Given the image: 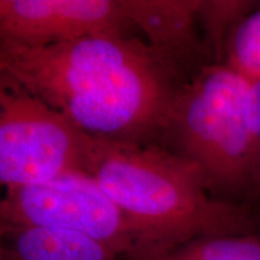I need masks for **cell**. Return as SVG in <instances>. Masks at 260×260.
I'll return each instance as SVG.
<instances>
[{"label": "cell", "instance_id": "cell-6", "mask_svg": "<svg viewBox=\"0 0 260 260\" xmlns=\"http://www.w3.org/2000/svg\"><path fill=\"white\" fill-rule=\"evenodd\" d=\"M0 216L2 225L40 226L88 236L132 260L140 252L134 228L95 178L83 171L9 188Z\"/></svg>", "mask_w": 260, "mask_h": 260}, {"label": "cell", "instance_id": "cell-1", "mask_svg": "<svg viewBox=\"0 0 260 260\" xmlns=\"http://www.w3.org/2000/svg\"><path fill=\"white\" fill-rule=\"evenodd\" d=\"M84 172L134 228L140 252L133 260L201 237L260 233L248 207L210 197L193 162L153 144L88 135Z\"/></svg>", "mask_w": 260, "mask_h": 260}, {"label": "cell", "instance_id": "cell-3", "mask_svg": "<svg viewBox=\"0 0 260 260\" xmlns=\"http://www.w3.org/2000/svg\"><path fill=\"white\" fill-rule=\"evenodd\" d=\"M195 73L157 50L74 99L63 113L94 138L151 145L154 138L170 134L176 104Z\"/></svg>", "mask_w": 260, "mask_h": 260}, {"label": "cell", "instance_id": "cell-2", "mask_svg": "<svg viewBox=\"0 0 260 260\" xmlns=\"http://www.w3.org/2000/svg\"><path fill=\"white\" fill-rule=\"evenodd\" d=\"M248 86L226 64H206L176 104L170 135L210 190L249 193L253 154L243 110Z\"/></svg>", "mask_w": 260, "mask_h": 260}, {"label": "cell", "instance_id": "cell-7", "mask_svg": "<svg viewBox=\"0 0 260 260\" xmlns=\"http://www.w3.org/2000/svg\"><path fill=\"white\" fill-rule=\"evenodd\" d=\"M119 0H0V42L40 47L96 37H128Z\"/></svg>", "mask_w": 260, "mask_h": 260}, {"label": "cell", "instance_id": "cell-5", "mask_svg": "<svg viewBox=\"0 0 260 260\" xmlns=\"http://www.w3.org/2000/svg\"><path fill=\"white\" fill-rule=\"evenodd\" d=\"M87 140L63 112L0 80V182L6 189L84 172Z\"/></svg>", "mask_w": 260, "mask_h": 260}, {"label": "cell", "instance_id": "cell-8", "mask_svg": "<svg viewBox=\"0 0 260 260\" xmlns=\"http://www.w3.org/2000/svg\"><path fill=\"white\" fill-rule=\"evenodd\" d=\"M122 11L136 25L152 47L170 54L198 71L201 57L207 54L198 32L203 0H119Z\"/></svg>", "mask_w": 260, "mask_h": 260}, {"label": "cell", "instance_id": "cell-12", "mask_svg": "<svg viewBox=\"0 0 260 260\" xmlns=\"http://www.w3.org/2000/svg\"><path fill=\"white\" fill-rule=\"evenodd\" d=\"M243 110H245L246 126L251 138L252 154L254 159L260 151V79L249 81Z\"/></svg>", "mask_w": 260, "mask_h": 260}, {"label": "cell", "instance_id": "cell-10", "mask_svg": "<svg viewBox=\"0 0 260 260\" xmlns=\"http://www.w3.org/2000/svg\"><path fill=\"white\" fill-rule=\"evenodd\" d=\"M136 260H260V233L201 237Z\"/></svg>", "mask_w": 260, "mask_h": 260}, {"label": "cell", "instance_id": "cell-9", "mask_svg": "<svg viewBox=\"0 0 260 260\" xmlns=\"http://www.w3.org/2000/svg\"><path fill=\"white\" fill-rule=\"evenodd\" d=\"M118 256L109 246L76 233L2 225L3 260H117Z\"/></svg>", "mask_w": 260, "mask_h": 260}, {"label": "cell", "instance_id": "cell-4", "mask_svg": "<svg viewBox=\"0 0 260 260\" xmlns=\"http://www.w3.org/2000/svg\"><path fill=\"white\" fill-rule=\"evenodd\" d=\"M130 37H96L40 47L0 42V80L63 112L70 102L154 53Z\"/></svg>", "mask_w": 260, "mask_h": 260}, {"label": "cell", "instance_id": "cell-13", "mask_svg": "<svg viewBox=\"0 0 260 260\" xmlns=\"http://www.w3.org/2000/svg\"><path fill=\"white\" fill-rule=\"evenodd\" d=\"M249 193L260 195V151L252 162L251 177H249Z\"/></svg>", "mask_w": 260, "mask_h": 260}, {"label": "cell", "instance_id": "cell-11", "mask_svg": "<svg viewBox=\"0 0 260 260\" xmlns=\"http://www.w3.org/2000/svg\"><path fill=\"white\" fill-rule=\"evenodd\" d=\"M228 67L248 81L260 79V9L245 16L228 39Z\"/></svg>", "mask_w": 260, "mask_h": 260}]
</instances>
